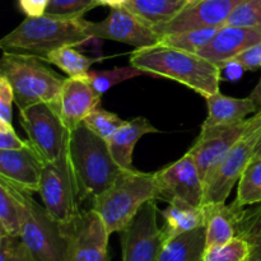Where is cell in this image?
Segmentation results:
<instances>
[{
  "label": "cell",
  "instance_id": "obj_1",
  "mask_svg": "<svg viewBox=\"0 0 261 261\" xmlns=\"http://www.w3.org/2000/svg\"><path fill=\"white\" fill-rule=\"evenodd\" d=\"M130 65L145 74L178 82L204 98L219 92L222 68L198 54L186 53L163 45L135 48Z\"/></svg>",
  "mask_w": 261,
  "mask_h": 261
},
{
  "label": "cell",
  "instance_id": "obj_2",
  "mask_svg": "<svg viewBox=\"0 0 261 261\" xmlns=\"http://www.w3.org/2000/svg\"><path fill=\"white\" fill-rule=\"evenodd\" d=\"M91 22L83 17L43 14L27 17L0 41L3 53L38 56L43 60L48 53L64 46H82L93 38Z\"/></svg>",
  "mask_w": 261,
  "mask_h": 261
},
{
  "label": "cell",
  "instance_id": "obj_3",
  "mask_svg": "<svg viewBox=\"0 0 261 261\" xmlns=\"http://www.w3.org/2000/svg\"><path fill=\"white\" fill-rule=\"evenodd\" d=\"M66 155L81 201L92 203L122 172L110 152L107 140L91 132L83 122L69 133Z\"/></svg>",
  "mask_w": 261,
  "mask_h": 261
},
{
  "label": "cell",
  "instance_id": "obj_4",
  "mask_svg": "<svg viewBox=\"0 0 261 261\" xmlns=\"http://www.w3.org/2000/svg\"><path fill=\"white\" fill-rule=\"evenodd\" d=\"M157 198L155 172H142L135 168L122 170L112 185L92 201L91 209L98 213L112 234L124 231L140 208Z\"/></svg>",
  "mask_w": 261,
  "mask_h": 261
},
{
  "label": "cell",
  "instance_id": "obj_5",
  "mask_svg": "<svg viewBox=\"0 0 261 261\" xmlns=\"http://www.w3.org/2000/svg\"><path fill=\"white\" fill-rule=\"evenodd\" d=\"M38 56L3 53L0 75L4 76L14 92V103L23 110L36 103L55 106L66 78L46 65Z\"/></svg>",
  "mask_w": 261,
  "mask_h": 261
},
{
  "label": "cell",
  "instance_id": "obj_6",
  "mask_svg": "<svg viewBox=\"0 0 261 261\" xmlns=\"http://www.w3.org/2000/svg\"><path fill=\"white\" fill-rule=\"evenodd\" d=\"M19 122L42 163L65 157L70 132L54 105L36 103L19 110Z\"/></svg>",
  "mask_w": 261,
  "mask_h": 261
},
{
  "label": "cell",
  "instance_id": "obj_7",
  "mask_svg": "<svg viewBox=\"0 0 261 261\" xmlns=\"http://www.w3.org/2000/svg\"><path fill=\"white\" fill-rule=\"evenodd\" d=\"M27 209L23 219L20 239L36 261H66L68 237L63 226L27 194Z\"/></svg>",
  "mask_w": 261,
  "mask_h": 261
},
{
  "label": "cell",
  "instance_id": "obj_8",
  "mask_svg": "<svg viewBox=\"0 0 261 261\" xmlns=\"http://www.w3.org/2000/svg\"><path fill=\"white\" fill-rule=\"evenodd\" d=\"M261 137V112L255 114V120L244 137L234 144L216 168L205 185L204 205L226 204L232 189L239 182L255 154V148Z\"/></svg>",
  "mask_w": 261,
  "mask_h": 261
},
{
  "label": "cell",
  "instance_id": "obj_9",
  "mask_svg": "<svg viewBox=\"0 0 261 261\" xmlns=\"http://www.w3.org/2000/svg\"><path fill=\"white\" fill-rule=\"evenodd\" d=\"M38 194L46 211L61 224L66 226L76 218L79 195L68 155L56 162L42 163V175Z\"/></svg>",
  "mask_w": 261,
  "mask_h": 261
},
{
  "label": "cell",
  "instance_id": "obj_10",
  "mask_svg": "<svg viewBox=\"0 0 261 261\" xmlns=\"http://www.w3.org/2000/svg\"><path fill=\"white\" fill-rule=\"evenodd\" d=\"M157 200L140 208L132 223L121 232L122 261H158L166 244L163 226L157 221Z\"/></svg>",
  "mask_w": 261,
  "mask_h": 261
},
{
  "label": "cell",
  "instance_id": "obj_11",
  "mask_svg": "<svg viewBox=\"0 0 261 261\" xmlns=\"http://www.w3.org/2000/svg\"><path fill=\"white\" fill-rule=\"evenodd\" d=\"M255 120V115L239 122L222 126L201 129L193 147L188 150L198 166L204 189L216 168L221 165L229 150L245 135Z\"/></svg>",
  "mask_w": 261,
  "mask_h": 261
},
{
  "label": "cell",
  "instance_id": "obj_12",
  "mask_svg": "<svg viewBox=\"0 0 261 261\" xmlns=\"http://www.w3.org/2000/svg\"><path fill=\"white\" fill-rule=\"evenodd\" d=\"M68 237L66 261H110V233L93 209L82 211L73 222L63 226Z\"/></svg>",
  "mask_w": 261,
  "mask_h": 261
},
{
  "label": "cell",
  "instance_id": "obj_13",
  "mask_svg": "<svg viewBox=\"0 0 261 261\" xmlns=\"http://www.w3.org/2000/svg\"><path fill=\"white\" fill-rule=\"evenodd\" d=\"M158 198L170 203L180 199L196 206L204 205V182L195 161L189 153L155 172Z\"/></svg>",
  "mask_w": 261,
  "mask_h": 261
},
{
  "label": "cell",
  "instance_id": "obj_14",
  "mask_svg": "<svg viewBox=\"0 0 261 261\" xmlns=\"http://www.w3.org/2000/svg\"><path fill=\"white\" fill-rule=\"evenodd\" d=\"M89 35L93 40L116 41L135 48L158 45L161 38L154 28L125 7L111 8V12L103 20L91 22Z\"/></svg>",
  "mask_w": 261,
  "mask_h": 261
},
{
  "label": "cell",
  "instance_id": "obj_15",
  "mask_svg": "<svg viewBox=\"0 0 261 261\" xmlns=\"http://www.w3.org/2000/svg\"><path fill=\"white\" fill-rule=\"evenodd\" d=\"M242 0H198L189 4L167 24L155 30L160 36L196 28L222 27Z\"/></svg>",
  "mask_w": 261,
  "mask_h": 261
},
{
  "label": "cell",
  "instance_id": "obj_16",
  "mask_svg": "<svg viewBox=\"0 0 261 261\" xmlns=\"http://www.w3.org/2000/svg\"><path fill=\"white\" fill-rule=\"evenodd\" d=\"M101 97V94L94 91L87 75L68 76L63 84L55 109L70 132L79 126L89 114L98 109Z\"/></svg>",
  "mask_w": 261,
  "mask_h": 261
},
{
  "label": "cell",
  "instance_id": "obj_17",
  "mask_svg": "<svg viewBox=\"0 0 261 261\" xmlns=\"http://www.w3.org/2000/svg\"><path fill=\"white\" fill-rule=\"evenodd\" d=\"M42 161L32 147L23 149L0 150V178L15 188L35 194L40 190Z\"/></svg>",
  "mask_w": 261,
  "mask_h": 261
},
{
  "label": "cell",
  "instance_id": "obj_18",
  "mask_svg": "<svg viewBox=\"0 0 261 261\" xmlns=\"http://www.w3.org/2000/svg\"><path fill=\"white\" fill-rule=\"evenodd\" d=\"M257 42H261V28L224 24L219 27L211 42L201 48L198 55L222 66Z\"/></svg>",
  "mask_w": 261,
  "mask_h": 261
},
{
  "label": "cell",
  "instance_id": "obj_19",
  "mask_svg": "<svg viewBox=\"0 0 261 261\" xmlns=\"http://www.w3.org/2000/svg\"><path fill=\"white\" fill-rule=\"evenodd\" d=\"M205 223L206 247L226 244L239 236L240 222L244 214L245 206L234 201L231 205L218 204L208 205Z\"/></svg>",
  "mask_w": 261,
  "mask_h": 261
},
{
  "label": "cell",
  "instance_id": "obj_20",
  "mask_svg": "<svg viewBox=\"0 0 261 261\" xmlns=\"http://www.w3.org/2000/svg\"><path fill=\"white\" fill-rule=\"evenodd\" d=\"M206 106H208V116L201 125V129H211V127L222 126L239 122L247 119L249 115L257 114V107L250 97L246 98H236L221 93L206 97Z\"/></svg>",
  "mask_w": 261,
  "mask_h": 261
},
{
  "label": "cell",
  "instance_id": "obj_21",
  "mask_svg": "<svg viewBox=\"0 0 261 261\" xmlns=\"http://www.w3.org/2000/svg\"><path fill=\"white\" fill-rule=\"evenodd\" d=\"M160 130L153 126L145 117L139 116L126 120L116 133L107 140L110 152L115 162L122 170H133V154L138 140L145 134L158 133Z\"/></svg>",
  "mask_w": 261,
  "mask_h": 261
},
{
  "label": "cell",
  "instance_id": "obj_22",
  "mask_svg": "<svg viewBox=\"0 0 261 261\" xmlns=\"http://www.w3.org/2000/svg\"><path fill=\"white\" fill-rule=\"evenodd\" d=\"M165 219L166 242L184 233L204 227L206 223L205 206H196L180 199H173L165 211L161 212Z\"/></svg>",
  "mask_w": 261,
  "mask_h": 261
},
{
  "label": "cell",
  "instance_id": "obj_23",
  "mask_svg": "<svg viewBox=\"0 0 261 261\" xmlns=\"http://www.w3.org/2000/svg\"><path fill=\"white\" fill-rule=\"evenodd\" d=\"M27 191L0 178V234L20 236L27 209Z\"/></svg>",
  "mask_w": 261,
  "mask_h": 261
},
{
  "label": "cell",
  "instance_id": "obj_24",
  "mask_svg": "<svg viewBox=\"0 0 261 261\" xmlns=\"http://www.w3.org/2000/svg\"><path fill=\"white\" fill-rule=\"evenodd\" d=\"M189 4L190 0H129L125 8L155 31L177 17Z\"/></svg>",
  "mask_w": 261,
  "mask_h": 261
},
{
  "label": "cell",
  "instance_id": "obj_25",
  "mask_svg": "<svg viewBox=\"0 0 261 261\" xmlns=\"http://www.w3.org/2000/svg\"><path fill=\"white\" fill-rule=\"evenodd\" d=\"M205 226L166 242L158 261H203Z\"/></svg>",
  "mask_w": 261,
  "mask_h": 261
},
{
  "label": "cell",
  "instance_id": "obj_26",
  "mask_svg": "<svg viewBox=\"0 0 261 261\" xmlns=\"http://www.w3.org/2000/svg\"><path fill=\"white\" fill-rule=\"evenodd\" d=\"M43 60L61 69L68 76H86L91 66L101 59L89 58L75 50V46H64L48 53Z\"/></svg>",
  "mask_w": 261,
  "mask_h": 261
},
{
  "label": "cell",
  "instance_id": "obj_27",
  "mask_svg": "<svg viewBox=\"0 0 261 261\" xmlns=\"http://www.w3.org/2000/svg\"><path fill=\"white\" fill-rule=\"evenodd\" d=\"M218 30V27H209L170 33V35L161 36L158 43L168 46V47L177 48V50L186 51V53L198 54L201 48L205 47L211 42Z\"/></svg>",
  "mask_w": 261,
  "mask_h": 261
},
{
  "label": "cell",
  "instance_id": "obj_28",
  "mask_svg": "<svg viewBox=\"0 0 261 261\" xmlns=\"http://www.w3.org/2000/svg\"><path fill=\"white\" fill-rule=\"evenodd\" d=\"M236 203L241 206L261 203V157L252 158L239 181Z\"/></svg>",
  "mask_w": 261,
  "mask_h": 261
},
{
  "label": "cell",
  "instance_id": "obj_29",
  "mask_svg": "<svg viewBox=\"0 0 261 261\" xmlns=\"http://www.w3.org/2000/svg\"><path fill=\"white\" fill-rule=\"evenodd\" d=\"M252 245L246 237L236 236L226 244L205 247L203 261H252Z\"/></svg>",
  "mask_w": 261,
  "mask_h": 261
},
{
  "label": "cell",
  "instance_id": "obj_30",
  "mask_svg": "<svg viewBox=\"0 0 261 261\" xmlns=\"http://www.w3.org/2000/svg\"><path fill=\"white\" fill-rule=\"evenodd\" d=\"M144 71L140 69L129 65L110 69V70H89V73L87 74V79L92 84L94 91L103 96L106 92H109L112 87L117 86L119 83L144 75Z\"/></svg>",
  "mask_w": 261,
  "mask_h": 261
},
{
  "label": "cell",
  "instance_id": "obj_31",
  "mask_svg": "<svg viewBox=\"0 0 261 261\" xmlns=\"http://www.w3.org/2000/svg\"><path fill=\"white\" fill-rule=\"evenodd\" d=\"M125 121L126 120H122L114 112L98 107L84 119L83 124L99 138L109 140Z\"/></svg>",
  "mask_w": 261,
  "mask_h": 261
},
{
  "label": "cell",
  "instance_id": "obj_32",
  "mask_svg": "<svg viewBox=\"0 0 261 261\" xmlns=\"http://www.w3.org/2000/svg\"><path fill=\"white\" fill-rule=\"evenodd\" d=\"M226 24L261 28V0H242L231 13Z\"/></svg>",
  "mask_w": 261,
  "mask_h": 261
},
{
  "label": "cell",
  "instance_id": "obj_33",
  "mask_svg": "<svg viewBox=\"0 0 261 261\" xmlns=\"http://www.w3.org/2000/svg\"><path fill=\"white\" fill-rule=\"evenodd\" d=\"M98 5V0H48L46 13L64 17H83Z\"/></svg>",
  "mask_w": 261,
  "mask_h": 261
},
{
  "label": "cell",
  "instance_id": "obj_34",
  "mask_svg": "<svg viewBox=\"0 0 261 261\" xmlns=\"http://www.w3.org/2000/svg\"><path fill=\"white\" fill-rule=\"evenodd\" d=\"M0 261H36L20 237L0 234Z\"/></svg>",
  "mask_w": 261,
  "mask_h": 261
},
{
  "label": "cell",
  "instance_id": "obj_35",
  "mask_svg": "<svg viewBox=\"0 0 261 261\" xmlns=\"http://www.w3.org/2000/svg\"><path fill=\"white\" fill-rule=\"evenodd\" d=\"M14 103V92L9 82L0 75V121L12 124L13 110Z\"/></svg>",
  "mask_w": 261,
  "mask_h": 261
},
{
  "label": "cell",
  "instance_id": "obj_36",
  "mask_svg": "<svg viewBox=\"0 0 261 261\" xmlns=\"http://www.w3.org/2000/svg\"><path fill=\"white\" fill-rule=\"evenodd\" d=\"M28 145L27 140H22L13 129L12 124L0 121V150L23 149Z\"/></svg>",
  "mask_w": 261,
  "mask_h": 261
},
{
  "label": "cell",
  "instance_id": "obj_37",
  "mask_svg": "<svg viewBox=\"0 0 261 261\" xmlns=\"http://www.w3.org/2000/svg\"><path fill=\"white\" fill-rule=\"evenodd\" d=\"M233 61L239 63L245 70H256L261 68V42L250 46L241 54L232 59ZM231 61V60H229Z\"/></svg>",
  "mask_w": 261,
  "mask_h": 261
},
{
  "label": "cell",
  "instance_id": "obj_38",
  "mask_svg": "<svg viewBox=\"0 0 261 261\" xmlns=\"http://www.w3.org/2000/svg\"><path fill=\"white\" fill-rule=\"evenodd\" d=\"M18 5L27 17L36 18L46 14L48 0H18Z\"/></svg>",
  "mask_w": 261,
  "mask_h": 261
},
{
  "label": "cell",
  "instance_id": "obj_39",
  "mask_svg": "<svg viewBox=\"0 0 261 261\" xmlns=\"http://www.w3.org/2000/svg\"><path fill=\"white\" fill-rule=\"evenodd\" d=\"M221 68L222 70H224L227 79H229V81H239L245 70L239 63H236V61L233 60L227 61V63H224Z\"/></svg>",
  "mask_w": 261,
  "mask_h": 261
},
{
  "label": "cell",
  "instance_id": "obj_40",
  "mask_svg": "<svg viewBox=\"0 0 261 261\" xmlns=\"http://www.w3.org/2000/svg\"><path fill=\"white\" fill-rule=\"evenodd\" d=\"M250 98L255 102L257 107V112H261V76H260V81L257 82L256 86L254 87L252 92L250 93Z\"/></svg>",
  "mask_w": 261,
  "mask_h": 261
},
{
  "label": "cell",
  "instance_id": "obj_41",
  "mask_svg": "<svg viewBox=\"0 0 261 261\" xmlns=\"http://www.w3.org/2000/svg\"><path fill=\"white\" fill-rule=\"evenodd\" d=\"M129 0H98L99 5H105V7L110 8H122Z\"/></svg>",
  "mask_w": 261,
  "mask_h": 261
},
{
  "label": "cell",
  "instance_id": "obj_42",
  "mask_svg": "<svg viewBox=\"0 0 261 261\" xmlns=\"http://www.w3.org/2000/svg\"><path fill=\"white\" fill-rule=\"evenodd\" d=\"M256 157H261V137H260L259 142H257L256 148H255V154H254V158H256Z\"/></svg>",
  "mask_w": 261,
  "mask_h": 261
},
{
  "label": "cell",
  "instance_id": "obj_43",
  "mask_svg": "<svg viewBox=\"0 0 261 261\" xmlns=\"http://www.w3.org/2000/svg\"><path fill=\"white\" fill-rule=\"evenodd\" d=\"M195 2H198V0H190V4L191 3H195Z\"/></svg>",
  "mask_w": 261,
  "mask_h": 261
}]
</instances>
